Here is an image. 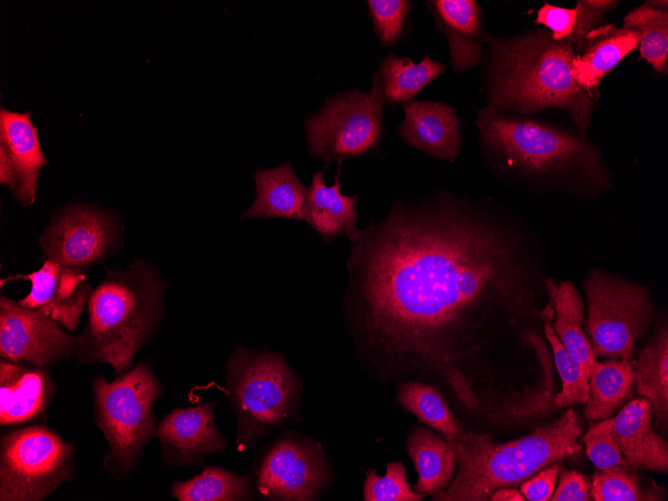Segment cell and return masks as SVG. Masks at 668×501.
Masks as SVG:
<instances>
[{"label": "cell", "mask_w": 668, "mask_h": 501, "mask_svg": "<svg viewBox=\"0 0 668 501\" xmlns=\"http://www.w3.org/2000/svg\"><path fill=\"white\" fill-rule=\"evenodd\" d=\"M475 124L483 154L506 177L580 198L612 187L606 163L586 133L486 106Z\"/></svg>", "instance_id": "cell-2"}, {"label": "cell", "mask_w": 668, "mask_h": 501, "mask_svg": "<svg viewBox=\"0 0 668 501\" xmlns=\"http://www.w3.org/2000/svg\"><path fill=\"white\" fill-rule=\"evenodd\" d=\"M166 288L158 268L145 259L107 269L86 307L88 320L75 353L78 361L109 364L115 377L129 370L161 322Z\"/></svg>", "instance_id": "cell-4"}, {"label": "cell", "mask_w": 668, "mask_h": 501, "mask_svg": "<svg viewBox=\"0 0 668 501\" xmlns=\"http://www.w3.org/2000/svg\"><path fill=\"white\" fill-rule=\"evenodd\" d=\"M581 441L585 443L586 454L597 469L616 465L629 466L611 434L610 418L592 422Z\"/></svg>", "instance_id": "cell-36"}, {"label": "cell", "mask_w": 668, "mask_h": 501, "mask_svg": "<svg viewBox=\"0 0 668 501\" xmlns=\"http://www.w3.org/2000/svg\"><path fill=\"white\" fill-rule=\"evenodd\" d=\"M92 389L94 422L108 443L103 464L111 476L128 478L157 434L153 405L163 385L150 365L140 362L113 381L96 375Z\"/></svg>", "instance_id": "cell-7"}, {"label": "cell", "mask_w": 668, "mask_h": 501, "mask_svg": "<svg viewBox=\"0 0 668 501\" xmlns=\"http://www.w3.org/2000/svg\"><path fill=\"white\" fill-rule=\"evenodd\" d=\"M78 336L64 331L40 309L0 296V356L15 363L50 368L75 355Z\"/></svg>", "instance_id": "cell-13"}, {"label": "cell", "mask_w": 668, "mask_h": 501, "mask_svg": "<svg viewBox=\"0 0 668 501\" xmlns=\"http://www.w3.org/2000/svg\"><path fill=\"white\" fill-rule=\"evenodd\" d=\"M217 402L175 408L157 426L161 456L170 468L200 467L204 459L224 452L227 438L215 423Z\"/></svg>", "instance_id": "cell-14"}, {"label": "cell", "mask_w": 668, "mask_h": 501, "mask_svg": "<svg viewBox=\"0 0 668 501\" xmlns=\"http://www.w3.org/2000/svg\"><path fill=\"white\" fill-rule=\"evenodd\" d=\"M30 117L31 112H0V183L22 206L35 201L40 169L48 163Z\"/></svg>", "instance_id": "cell-15"}, {"label": "cell", "mask_w": 668, "mask_h": 501, "mask_svg": "<svg viewBox=\"0 0 668 501\" xmlns=\"http://www.w3.org/2000/svg\"><path fill=\"white\" fill-rule=\"evenodd\" d=\"M39 244L48 260L87 270L117 251L122 241L117 221L108 211L75 204L53 216Z\"/></svg>", "instance_id": "cell-12"}, {"label": "cell", "mask_w": 668, "mask_h": 501, "mask_svg": "<svg viewBox=\"0 0 668 501\" xmlns=\"http://www.w3.org/2000/svg\"><path fill=\"white\" fill-rule=\"evenodd\" d=\"M618 1L613 0H579L575 6L577 18L574 30L567 40L575 50L586 38L601 26L607 24L606 15L612 12Z\"/></svg>", "instance_id": "cell-37"}, {"label": "cell", "mask_w": 668, "mask_h": 501, "mask_svg": "<svg viewBox=\"0 0 668 501\" xmlns=\"http://www.w3.org/2000/svg\"><path fill=\"white\" fill-rule=\"evenodd\" d=\"M75 448L50 428L36 424L0 437V500L42 501L72 481Z\"/></svg>", "instance_id": "cell-8"}, {"label": "cell", "mask_w": 668, "mask_h": 501, "mask_svg": "<svg viewBox=\"0 0 668 501\" xmlns=\"http://www.w3.org/2000/svg\"><path fill=\"white\" fill-rule=\"evenodd\" d=\"M179 501H251L256 497L250 474H237L221 466H206L196 476L171 485Z\"/></svg>", "instance_id": "cell-29"}, {"label": "cell", "mask_w": 668, "mask_h": 501, "mask_svg": "<svg viewBox=\"0 0 668 501\" xmlns=\"http://www.w3.org/2000/svg\"><path fill=\"white\" fill-rule=\"evenodd\" d=\"M585 334L594 358L632 360L653 313L648 290L637 282L590 269L583 283Z\"/></svg>", "instance_id": "cell-9"}, {"label": "cell", "mask_w": 668, "mask_h": 501, "mask_svg": "<svg viewBox=\"0 0 668 501\" xmlns=\"http://www.w3.org/2000/svg\"><path fill=\"white\" fill-rule=\"evenodd\" d=\"M424 496L411 490L406 480L405 467L400 462L389 463L382 477L374 469L366 472L363 485V498L366 501H419Z\"/></svg>", "instance_id": "cell-35"}, {"label": "cell", "mask_w": 668, "mask_h": 501, "mask_svg": "<svg viewBox=\"0 0 668 501\" xmlns=\"http://www.w3.org/2000/svg\"><path fill=\"white\" fill-rule=\"evenodd\" d=\"M250 475L258 496L270 501L315 500L330 480L320 445L289 431L259 450Z\"/></svg>", "instance_id": "cell-11"}, {"label": "cell", "mask_w": 668, "mask_h": 501, "mask_svg": "<svg viewBox=\"0 0 668 501\" xmlns=\"http://www.w3.org/2000/svg\"><path fill=\"white\" fill-rule=\"evenodd\" d=\"M31 283L29 293L17 302L27 308L40 309L71 332L77 330L80 316L87 307L92 287L87 277V270L66 267L52 260L45 259L40 269L19 274Z\"/></svg>", "instance_id": "cell-16"}, {"label": "cell", "mask_w": 668, "mask_h": 501, "mask_svg": "<svg viewBox=\"0 0 668 501\" xmlns=\"http://www.w3.org/2000/svg\"><path fill=\"white\" fill-rule=\"evenodd\" d=\"M577 18L575 8H564L545 2L538 10L535 23L550 30L555 41H567L571 36Z\"/></svg>", "instance_id": "cell-38"}, {"label": "cell", "mask_w": 668, "mask_h": 501, "mask_svg": "<svg viewBox=\"0 0 668 501\" xmlns=\"http://www.w3.org/2000/svg\"><path fill=\"white\" fill-rule=\"evenodd\" d=\"M407 449L419 475L416 492L435 494L450 484L457 462L454 441H444L430 430L418 427L408 437Z\"/></svg>", "instance_id": "cell-26"}, {"label": "cell", "mask_w": 668, "mask_h": 501, "mask_svg": "<svg viewBox=\"0 0 668 501\" xmlns=\"http://www.w3.org/2000/svg\"><path fill=\"white\" fill-rule=\"evenodd\" d=\"M635 374L632 360L609 358L595 361L589 377V396L583 413L598 422L613 417L633 397Z\"/></svg>", "instance_id": "cell-25"}, {"label": "cell", "mask_w": 668, "mask_h": 501, "mask_svg": "<svg viewBox=\"0 0 668 501\" xmlns=\"http://www.w3.org/2000/svg\"><path fill=\"white\" fill-rule=\"evenodd\" d=\"M374 31L384 46H392L405 34L412 2L407 0H368Z\"/></svg>", "instance_id": "cell-34"}, {"label": "cell", "mask_w": 668, "mask_h": 501, "mask_svg": "<svg viewBox=\"0 0 668 501\" xmlns=\"http://www.w3.org/2000/svg\"><path fill=\"white\" fill-rule=\"evenodd\" d=\"M56 385L46 368L0 361V425L31 421L48 409Z\"/></svg>", "instance_id": "cell-19"}, {"label": "cell", "mask_w": 668, "mask_h": 501, "mask_svg": "<svg viewBox=\"0 0 668 501\" xmlns=\"http://www.w3.org/2000/svg\"><path fill=\"white\" fill-rule=\"evenodd\" d=\"M399 402L420 421L434 427L449 441H456L461 432L441 393L420 383H404L399 390Z\"/></svg>", "instance_id": "cell-32"}, {"label": "cell", "mask_w": 668, "mask_h": 501, "mask_svg": "<svg viewBox=\"0 0 668 501\" xmlns=\"http://www.w3.org/2000/svg\"><path fill=\"white\" fill-rule=\"evenodd\" d=\"M340 165L332 185L324 181L326 168L312 175L308 186L305 219L324 242L339 237L352 238L358 231V213L356 203L359 195H345L341 192L344 186L340 180Z\"/></svg>", "instance_id": "cell-22"}, {"label": "cell", "mask_w": 668, "mask_h": 501, "mask_svg": "<svg viewBox=\"0 0 668 501\" xmlns=\"http://www.w3.org/2000/svg\"><path fill=\"white\" fill-rule=\"evenodd\" d=\"M560 469L558 462L542 469L535 476L520 484V492L529 501H548L550 500L557 475Z\"/></svg>", "instance_id": "cell-40"}, {"label": "cell", "mask_w": 668, "mask_h": 501, "mask_svg": "<svg viewBox=\"0 0 668 501\" xmlns=\"http://www.w3.org/2000/svg\"><path fill=\"white\" fill-rule=\"evenodd\" d=\"M485 42L486 107L519 115L562 109L586 133L597 99L575 77L571 43L555 41L541 28L504 38L487 34Z\"/></svg>", "instance_id": "cell-3"}, {"label": "cell", "mask_w": 668, "mask_h": 501, "mask_svg": "<svg viewBox=\"0 0 668 501\" xmlns=\"http://www.w3.org/2000/svg\"><path fill=\"white\" fill-rule=\"evenodd\" d=\"M545 284L555 310L552 327L556 336L576 360L592 368L596 359L582 326L585 305L581 294L571 281H560L556 285L546 278Z\"/></svg>", "instance_id": "cell-27"}, {"label": "cell", "mask_w": 668, "mask_h": 501, "mask_svg": "<svg viewBox=\"0 0 668 501\" xmlns=\"http://www.w3.org/2000/svg\"><path fill=\"white\" fill-rule=\"evenodd\" d=\"M255 198L240 219H288L304 221L308 191L290 161L252 172Z\"/></svg>", "instance_id": "cell-21"}, {"label": "cell", "mask_w": 668, "mask_h": 501, "mask_svg": "<svg viewBox=\"0 0 668 501\" xmlns=\"http://www.w3.org/2000/svg\"><path fill=\"white\" fill-rule=\"evenodd\" d=\"M636 391L652 405L656 426L666 428L668 415V332L661 328L633 363Z\"/></svg>", "instance_id": "cell-28"}, {"label": "cell", "mask_w": 668, "mask_h": 501, "mask_svg": "<svg viewBox=\"0 0 668 501\" xmlns=\"http://www.w3.org/2000/svg\"><path fill=\"white\" fill-rule=\"evenodd\" d=\"M490 500H510V501H524L526 500L522 493L512 487L501 488L494 491L490 497Z\"/></svg>", "instance_id": "cell-41"}, {"label": "cell", "mask_w": 668, "mask_h": 501, "mask_svg": "<svg viewBox=\"0 0 668 501\" xmlns=\"http://www.w3.org/2000/svg\"><path fill=\"white\" fill-rule=\"evenodd\" d=\"M446 69L440 61L425 55L419 63L409 57L389 53L380 61L373 82L384 106H405Z\"/></svg>", "instance_id": "cell-24"}, {"label": "cell", "mask_w": 668, "mask_h": 501, "mask_svg": "<svg viewBox=\"0 0 668 501\" xmlns=\"http://www.w3.org/2000/svg\"><path fill=\"white\" fill-rule=\"evenodd\" d=\"M544 333L552 347L562 382V389L554 399L555 405L565 408L575 403L585 404L589 396L591 368L580 363L565 349L547 320L544 323Z\"/></svg>", "instance_id": "cell-33"}, {"label": "cell", "mask_w": 668, "mask_h": 501, "mask_svg": "<svg viewBox=\"0 0 668 501\" xmlns=\"http://www.w3.org/2000/svg\"><path fill=\"white\" fill-rule=\"evenodd\" d=\"M590 480L584 474L575 470H562L559 482L552 494L551 501H589Z\"/></svg>", "instance_id": "cell-39"}, {"label": "cell", "mask_w": 668, "mask_h": 501, "mask_svg": "<svg viewBox=\"0 0 668 501\" xmlns=\"http://www.w3.org/2000/svg\"><path fill=\"white\" fill-rule=\"evenodd\" d=\"M583 430L581 417L569 408L552 423L502 444L485 434H461L455 441L456 476L433 494V500L483 501L498 489L517 487L551 464L579 453Z\"/></svg>", "instance_id": "cell-5"}, {"label": "cell", "mask_w": 668, "mask_h": 501, "mask_svg": "<svg viewBox=\"0 0 668 501\" xmlns=\"http://www.w3.org/2000/svg\"><path fill=\"white\" fill-rule=\"evenodd\" d=\"M397 134L411 147L443 161L453 162L462 149L461 121L455 109L432 100L411 101Z\"/></svg>", "instance_id": "cell-17"}, {"label": "cell", "mask_w": 668, "mask_h": 501, "mask_svg": "<svg viewBox=\"0 0 668 501\" xmlns=\"http://www.w3.org/2000/svg\"><path fill=\"white\" fill-rule=\"evenodd\" d=\"M648 399L627 402L610 418V431L628 465L636 470L668 471V443L652 424Z\"/></svg>", "instance_id": "cell-18"}, {"label": "cell", "mask_w": 668, "mask_h": 501, "mask_svg": "<svg viewBox=\"0 0 668 501\" xmlns=\"http://www.w3.org/2000/svg\"><path fill=\"white\" fill-rule=\"evenodd\" d=\"M349 241L345 310L357 343L419 364L474 349L483 311L509 301L543 259L510 212L446 191L395 201Z\"/></svg>", "instance_id": "cell-1"}, {"label": "cell", "mask_w": 668, "mask_h": 501, "mask_svg": "<svg viewBox=\"0 0 668 501\" xmlns=\"http://www.w3.org/2000/svg\"><path fill=\"white\" fill-rule=\"evenodd\" d=\"M424 6L445 35L453 69L466 71L483 63L487 33L483 29V12L474 0H431Z\"/></svg>", "instance_id": "cell-20"}, {"label": "cell", "mask_w": 668, "mask_h": 501, "mask_svg": "<svg viewBox=\"0 0 668 501\" xmlns=\"http://www.w3.org/2000/svg\"><path fill=\"white\" fill-rule=\"evenodd\" d=\"M639 44L633 29L607 23L594 32L576 49L573 60L577 81L596 99L601 79L614 69Z\"/></svg>", "instance_id": "cell-23"}, {"label": "cell", "mask_w": 668, "mask_h": 501, "mask_svg": "<svg viewBox=\"0 0 668 501\" xmlns=\"http://www.w3.org/2000/svg\"><path fill=\"white\" fill-rule=\"evenodd\" d=\"M622 27L638 33L640 59L646 60L656 72L667 74L668 9L667 1H647L631 10Z\"/></svg>", "instance_id": "cell-30"}, {"label": "cell", "mask_w": 668, "mask_h": 501, "mask_svg": "<svg viewBox=\"0 0 668 501\" xmlns=\"http://www.w3.org/2000/svg\"><path fill=\"white\" fill-rule=\"evenodd\" d=\"M590 497L595 501H660L666 490L655 484L645 487L636 469L616 465L593 473Z\"/></svg>", "instance_id": "cell-31"}, {"label": "cell", "mask_w": 668, "mask_h": 501, "mask_svg": "<svg viewBox=\"0 0 668 501\" xmlns=\"http://www.w3.org/2000/svg\"><path fill=\"white\" fill-rule=\"evenodd\" d=\"M381 95L372 84L370 92L350 90L328 97L304 122L310 156L338 164L372 151L385 132Z\"/></svg>", "instance_id": "cell-10"}, {"label": "cell", "mask_w": 668, "mask_h": 501, "mask_svg": "<svg viewBox=\"0 0 668 501\" xmlns=\"http://www.w3.org/2000/svg\"><path fill=\"white\" fill-rule=\"evenodd\" d=\"M300 379L275 351L237 346L225 363V392L236 419L239 451L296 418Z\"/></svg>", "instance_id": "cell-6"}]
</instances>
